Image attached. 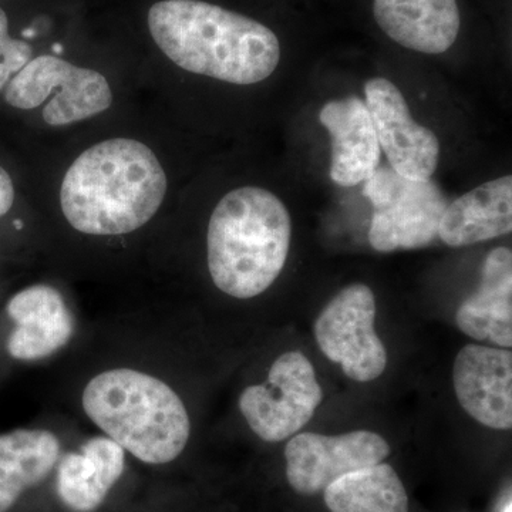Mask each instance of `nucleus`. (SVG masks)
Returning <instances> with one entry per match:
<instances>
[{
	"label": "nucleus",
	"mask_w": 512,
	"mask_h": 512,
	"mask_svg": "<svg viewBox=\"0 0 512 512\" xmlns=\"http://www.w3.org/2000/svg\"><path fill=\"white\" fill-rule=\"evenodd\" d=\"M167 187L163 165L147 144L109 138L70 165L60 187V208L80 234L123 237L156 217Z\"/></svg>",
	"instance_id": "1"
},
{
	"label": "nucleus",
	"mask_w": 512,
	"mask_h": 512,
	"mask_svg": "<svg viewBox=\"0 0 512 512\" xmlns=\"http://www.w3.org/2000/svg\"><path fill=\"white\" fill-rule=\"evenodd\" d=\"M158 49L187 72L238 86L264 82L281 62L268 26L202 0H160L148 10Z\"/></svg>",
	"instance_id": "2"
},
{
	"label": "nucleus",
	"mask_w": 512,
	"mask_h": 512,
	"mask_svg": "<svg viewBox=\"0 0 512 512\" xmlns=\"http://www.w3.org/2000/svg\"><path fill=\"white\" fill-rule=\"evenodd\" d=\"M87 419L148 466H167L184 453L191 419L180 394L164 379L130 366L96 373L82 392Z\"/></svg>",
	"instance_id": "3"
},
{
	"label": "nucleus",
	"mask_w": 512,
	"mask_h": 512,
	"mask_svg": "<svg viewBox=\"0 0 512 512\" xmlns=\"http://www.w3.org/2000/svg\"><path fill=\"white\" fill-rule=\"evenodd\" d=\"M292 222L271 191H229L212 211L207 262L214 285L235 299H252L271 288L288 261Z\"/></svg>",
	"instance_id": "4"
},
{
	"label": "nucleus",
	"mask_w": 512,
	"mask_h": 512,
	"mask_svg": "<svg viewBox=\"0 0 512 512\" xmlns=\"http://www.w3.org/2000/svg\"><path fill=\"white\" fill-rule=\"evenodd\" d=\"M363 195L373 205L370 245L383 254L429 247L450 204L434 181L410 180L390 165H379L367 178Z\"/></svg>",
	"instance_id": "5"
},
{
	"label": "nucleus",
	"mask_w": 512,
	"mask_h": 512,
	"mask_svg": "<svg viewBox=\"0 0 512 512\" xmlns=\"http://www.w3.org/2000/svg\"><path fill=\"white\" fill-rule=\"evenodd\" d=\"M5 100L19 110H33L49 100L43 120L47 126L63 127L109 110L114 96L109 80L97 70L43 55L33 57L13 76Z\"/></svg>",
	"instance_id": "6"
},
{
	"label": "nucleus",
	"mask_w": 512,
	"mask_h": 512,
	"mask_svg": "<svg viewBox=\"0 0 512 512\" xmlns=\"http://www.w3.org/2000/svg\"><path fill=\"white\" fill-rule=\"evenodd\" d=\"M322 400L311 360L292 350L275 360L264 383L242 390L238 404L255 436L266 443H281L312 420Z\"/></svg>",
	"instance_id": "7"
},
{
	"label": "nucleus",
	"mask_w": 512,
	"mask_h": 512,
	"mask_svg": "<svg viewBox=\"0 0 512 512\" xmlns=\"http://www.w3.org/2000/svg\"><path fill=\"white\" fill-rule=\"evenodd\" d=\"M375 319L372 289L353 284L323 308L313 328L323 355L355 382H373L386 370L387 350L377 336Z\"/></svg>",
	"instance_id": "8"
},
{
	"label": "nucleus",
	"mask_w": 512,
	"mask_h": 512,
	"mask_svg": "<svg viewBox=\"0 0 512 512\" xmlns=\"http://www.w3.org/2000/svg\"><path fill=\"white\" fill-rule=\"evenodd\" d=\"M389 454L390 444L373 431L296 434L285 448L286 478L296 493L316 495L346 474L383 463Z\"/></svg>",
	"instance_id": "9"
},
{
	"label": "nucleus",
	"mask_w": 512,
	"mask_h": 512,
	"mask_svg": "<svg viewBox=\"0 0 512 512\" xmlns=\"http://www.w3.org/2000/svg\"><path fill=\"white\" fill-rule=\"evenodd\" d=\"M365 93L380 148L390 167L410 180H430L439 164V138L413 119L402 92L389 80H369Z\"/></svg>",
	"instance_id": "10"
},
{
	"label": "nucleus",
	"mask_w": 512,
	"mask_h": 512,
	"mask_svg": "<svg viewBox=\"0 0 512 512\" xmlns=\"http://www.w3.org/2000/svg\"><path fill=\"white\" fill-rule=\"evenodd\" d=\"M9 322L5 352L20 363L45 360L60 352L76 330L72 309L55 286L23 288L5 306Z\"/></svg>",
	"instance_id": "11"
},
{
	"label": "nucleus",
	"mask_w": 512,
	"mask_h": 512,
	"mask_svg": "<svg viewBox=\"0 0 512 512\" xmlns=\"http://www.w3.org/2000/svg\"><path fill=\"white\" fill-rule=\"evenodd\" d=\"M453 384L468 416L488 429L511 430V350L476 343L464 346L454 360Z\"/></svg>",
	"instance_id": "12"
},
{
	"label": "nucleus",
	"mask_w": 512,
	"mask_h": 512,
	"mask_svg": "<svg viewBox=\"0 0 512 512\" xmlns=\"http://www.w3.org/2000/svg\"><path fill=\"white\" fill-rule=\"evenodd\" d=\"M319 119L332 138L333 183L340 187L365 183L379 168L382 151L365 101L356 96L329 101Z\"/></svg>",
	"instance_id": "13"
},
{
	"label": "nucleus",
	"mask_w": 512,
	"mask_h": 512,
	"mask_svg": "<svg viewBox=\"0 0 512 512\" xmlns=\"http://www.w3.org/2000/svg\"><path fill=\"white\" fill-rule=\"evenodd\" d=\"M127 453L107 436L92 437L62 454L55 470L56 493L73 512H93L109 497L126 470Z\"/></svg>",
	"instance_id": "14"
},
{
	"label": "nucleus",
	"mask_w": 512,
	"mask_h": 512,
	"mask_svg": "<svg viewBox=\"0 0 512 512\" xmlns=\"http://www.w3.org/2000/svg\"><path fill=\"white\" fill-rule=\"evenodd\" d=\"M373 16L397 45L426 55L447 52L460 33L457 0H373Z\"/></svg>",
	"instance_id": "15"
},
{
	"label": "nucleus",
	"mask_w": 512,
	"mask_h": 512,
	"mask_svg": "<svg viewBox=\"0 0 512 512\" xmlns=\"http://www.w3.org/2000/svg\"><path fill=\"white\" fill-rule=\"evenodd\" d=\"M458 329L468 338L512 346V252L495 248L485 258L480 286L461 303L456 313Z\"/></svg>",
	"instance_id": "16"
},
{
	"label": "nucleus",
	"mask_w": 512,
	"mask_h": 512,
	"mask_svg": "<svg viewBox=\"0 0 512 512\" xmlns=\"http://www.w3.org/2000/svg\"><path fill=\"white\" fill-rule=\"evenodd\" d=\"M512 231V177L488 181L447 205L439 237L450 247H468Z\"/></svg>",
	"instance_id": "17"
},
{
	"label": "nucleus",
	"mask_w": 512,
	"mask_h": 512,
	"mask_svg": "<svg viewBox=\"0 0 512 512\" xmlns=\"http://www.w3.org/2000/svg\"><path fill=\"white\" fill-rule=\"evenodd\" d=\"M53 431L16 429L0 434V512H10L23 495L45 483L62 457Z\"/></svg>",
	"instance_id": "18"
},
{
	"label": "nucleus",
	"mask_w": 512,
	"mask_h": 512,
	"mask_svg": "<svg viewBox=\"0 0 512 512\" xmlns=\"http://www.w3.org/2000/svg\"><path fill=\"white\" fill-rule=\"evenodd\" d=\"M323 494L332 512H409L406 488L389 464L346 474Z\"/></svg>",
	"instance_id": "19"
},
{
	"label": "nucleus",
	"mask_w": 512,
	"mask_h": 512,
	"mask_svg": "<svg viewBox=\"0 0 512 512\" xmlns=\"http://www.w3.org/2000/svg\"><path fill=\"white\" fill-rule=\"evenodd\" d=\"M32 59V46L9 35L8 16L0 9V92Z\"/></svg>",
	"instance_id": "20"
},
{
	"label": "nucleus",
	"mask_w": 512,
	"mask_h": 512,
	"mask_svg": "<svg viewBox=\"0 0 512 512\" xmlns=\"http://www.w3.org/2000/svg\"><path fill=\"white\" fill-rule=\"evenodd\" d=\"M15 204V187L5 168L0 167V218L5 217Z\"/></svg>",
	"instance_id": "21"
}]
</instances>
